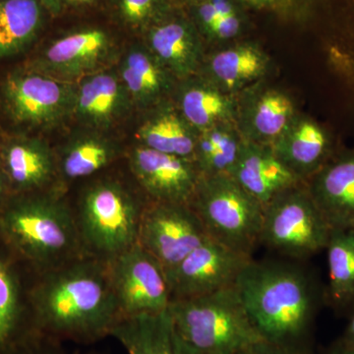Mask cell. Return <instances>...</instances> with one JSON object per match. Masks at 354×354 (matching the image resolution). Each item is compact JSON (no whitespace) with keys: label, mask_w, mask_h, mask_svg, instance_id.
<instances>
[{"label":"cell","mask_w":354,"mask_h":354,"mask_svg":"<svg viewBox=\"0 0 354 354\" xmlns=\"http://www.w3.org/2000/svg\"><path fill=\"white\" fill-rule=\"evenodd\" d=\"M35 274L27 290L35 332L84 346L111 337L120 316L106 261L84 256Z\"/></svg>","instance_id":"6da1fadb"},{"label":"cell","mask_w":354,"mask_h":354,"mask_svg":"<svg viewBox=\"0 0 354 354\" xmlns=\"http://www.w3.org/2000/svg\"><path fill=\"white\" fill-rule=\"evenodd\" d=\"M235 288L247 313L265 341L314 346L324 288L316 277L292 260H251Z\"/></svg>","instance_id":"7a4b0ae2"},{"label":"cell","mask_w":354,"mask_h":354,"mask_svg":"<svg viewBox=\"0 0 354 354\" xmlns=\"http://www.w3.org/2000/svg\"><path fill=\"white\" fill-rule=\"evenodd\" d=\"M0 243L34 274L86 256L73 209L58 187L7 195L0 203Z\"/></svg>","instance_id":"3957f363"},{"label":"cell","mask_w":354,"mask_h":354,"mask_svg":"<svg viewBox=\"0 0 354 354\" xmlns=\"http://www.w3.org/2000/svg\"><path fill=\"white\" fill-rule=\"evenodd\" d=\"M86 180L71 204L77 230L85 255L109 262L138 244L149 202L132 178L106 171Z\"/></svg>","instance_id":"277c9868"},{"label":"cell","mask_w":354,"mask_h":354,"mask_svg":"<svg viewBox=\"0 0 354 354\" xmlns=\"http://www.w3.org/2000/svg\"><path fill=\"white\" fill-rule=\"evenodd\" d=\"M167 311L179 334L199 354H239L263 339L235 286L172 301Z\"/></svg>","instance_id":"5b68a950"},{"label":"cell","mask_w":354,"mask_h":354,"mask_svg":"<svg viewBox=\"0 0 354 354\" xmlns=\"http://www.w3.org/2000/svg\"><path fill=\"white\" fill-rule=\"evenodd\" d=\"M75 83L21 64L0 77V115L8 131L39 134L71 120Z\"/></svg>","instance_id":"8992f818"},{"label":"cell","mask_w":354,"mask_h":354,"mask_svg":"<svg viewBox=\"0 0 354 354\" xmlns=\"http://www.w3.org/2000/svg\"><path fill=\"white\" fill-rule=\"evenodd\" d=\"M211 239L252 256L260 244L264 206L230 176H201L190 204Z\"/></svg>","instance_id":"52a82bcc"},{"label":"cell","mask_w":354,"mask_h":354,"mask_svg":"<svg viewBox=\"0 0 354 354\" xmlns=\"http://www.w3.org/2000/svg\"><path fill=\"white\" fill-rule=\"evenodd\" d=\"M330 228L307 184L279 193L264 206L260 244L286 259L304 261L325 250Z\"/></svg>","instance_id":"ba28073f"},{"label":"cell","mask_w":354,"mask_h":354,"mask_svg":"<svg viewBox=\"0 0 354 354\" xmlns=\"http://www.w3.org/2000/svg\"><path fill=\"white\" fill-rule=\"evenodd\" d=\"M116 55L118 46L111 32L100 26H87L44 44L23 64L58 80L76 83L108 68Z\"/></svg>","instance_id":"9c48e42d"},{"label":"cell","mask_w":354,"mask_h":354,"mask_svg":"<svg viewBox=\"0 0 354 354\" xmlns=\"http://www.w3.org/2000/svg\"><path fill=\"white\" fill-rule=\"evenodd\" d=\"M108 263L120 320L167 311L171 302L167 272L143 247L136 244Z\"/></svg>","instance_id":"30bf717a"},{"label":"cell","mask_w":354,"mask_h":354,"mask_svg":"<svg viewBox=\"0 0 354 354\" xmlns=\"http://www.w3.org/2000/svg\"><path fill=\"white\" fill-rule=\"evenodd\" d=\"M209 237L189 205L149 202L140 223L138 244L167 272Z\"/></svg>","instance_id":"8fae6325"},{"label":"cell","mask_w":354,"mask_h":354,"mask_svg":"<svg viewBox=\"0 0 354 354\" xmlns=\"http://www.w3.org/2000/svg\"><path fill=\"white\" fill-rule=\"evenodd\" d=\"M252 256L232 250L209 237L167 272L171 302L209 295L235 286Z\"/></svg>","instance_id":"7c38bea8"},{"label":"cell","mask_w":354,"mask_h":354,"mask_svg":"<svg viewBox=\"0 0 354 354\" xmlns=\"http://www.w3.org/2000/svg\"><path fill=\"white\" fill-rule=\"evenodd\" d=\"M125 158L130 176L147 201L190 206L201 178L194 160L138 144L128 149Z\"/></svg>","instance_id":"4fadbf2b"},{"label":"cell","mask_w":354,"mask_h":354,"mask_svg":"<svg viewBox=\"0 0 354 354\" xmlns=\"http://www.w3.org/2000/svg\"><path fill=\"white\" fill-rule=\"evenodd\" d=\"M0 165L9 194L62 188L55 149L41 135L1 130Z\"/></svg>","instance_id":"5bb4252c"},{"label":"cell","mask_w":354,"mask_h":354,"mask_svg":"<svg viewBox=\"0 0 354 354\" xmlns=\"http://www.w3.org/2000/svg\"><path fill=\"white\" fill-rule=\"evenodd\" d=\"M134 109L116 68H104L75 83L71 120L83 128L109 132Z\"/></svg>","instance_id":"9a60e30c"},{"label":"cell","mask_w":354,"mask_h":354,"mask_svg":"<svg viewBox=\"0 0 354 354\" xmlns=\"http://www.w3.org/2000/svg\"><path fill=\"white\" fill-rule=\"evenodd\" d=\"M297 113L290 95L263 80L236 95L235 125L244 141L272 146Z\"/></svg>","instance_id":"2e32d148"},{"label":"cell","mask_w":354,"mask_h":354,"mask_svg":"<svg viewBox=\"0 0 354 354\" xmlns=\"http://www.w3.org/2000/svg\"><path fill=\"white\" fill-rule=\"evenodd\" d=\"M143 43L177 81L196 75L204 62V39L188 14L174 9L143 35Z\"/></svg>","instance_id":"e0dca14e"},{"label":"cell","mask_w":354,"mask_h":354,"mask_svg":"<svg viewBox=\"0 0 354 354\" xmlns=\"http://www.w3.org/2000/svg\"><path fill=\"white\" fill-rule=\"evenodd\" d=\"M127 151L109 132L81 127L55 150L60 187L109 171Z\"/></svg>","instance_id":"ac0fdd59"},{"label":"cell","mask_w":354,"mask_h":354,"mask_svg":"<svg viewBox=\"0 0 354 354\" xmlns=\"http://www.w3.org/2000/svg\"><path fill=\"white\" fill-rule=\"evenodd\" d=\"M271 147L283 164L305 183L339 152L327 128L299 113Z\"/></svg>","instance_id":"d6986e66"},{"label":"cell","mask_w":354,"mask_h":354,"mask_svg":"<svg viewBox=\"0 0 354 354\" xmlns=\"http://www.w3.org/2000/svg\"><path fill=\"white\" fill-rule=\"evenodd\" d=\"M306 184L332 230H354V149L339 151Z\"/></svg>","instance_id":"ffe728a7"},{"label":"cell","mask_w":354,"mask_h":354,"mask_svg":"<svg viewBox=\"0 0 354 354\" xmlns=\"http://www.w3.org/2000/svg\"><path fill=\"white\" fill-rule=\"evenodd\" d=\"M116 71L133 108L142 113L171 101L178 82L143 41L130 44L122 51Z\"/></svg>","instance_id":"44dd1931"},{"label":"cell","mask_w":354,"mask_h":354,"mask_svg":"<svg viewBox=\"0 0 354 354\" xmlns=\"http://www.w3.org/2000/svg\"><path fill=\"white\" fill-rule=\"evenodd\" d=\"M271 67L269 55L253 41L227 46L205 57L200 75L208 79L225 94H241L260 82Z\"/></svg>","instance_id":"7402d4cb"},{"label":"cell","mask_w":354,"mask_h":354,"mask_svg":"<svg viewBox=\"0 0 354 354\" xmlns=\"http://www.w3.org/2000/svg\"><path fill=\"white\" fill-rule=\"evenodd\" d=\"M230 176L263 206L279 193L306 183L283 164L271 146L247 141Z\"/></svg>","instance_id":"603a6c76"},{"label":"cell","mask_w":354,"mask_h":354,"mask_svg":"<svg viewBox=\"0 0 354 354\" xmlns=\"http://www.w3.org/2000/svg\"><path fill=\"white\" fill-rule=\"evenodd\" d=\"M172 102L198 133L235 123L236 97L225 94L200 74L178 81Z\"/></svg>","instance_id":"cb8c5ba5"},{"label":"cell","mask_w":354,"mask_h":354,"mask_svg":"<svg viewBox=\"0 0 354 354\" xmlns=\"http://www.w3.org/2000/svg\"><path fill=\"white\" fill-rule=\"evenodd\" d=\"M127 354H199L179 334L169 311L121 319L111 332Z\"/></svg>","instance_id":"d4e9b609"},{"label":"cell","mask_w":354,"mask_h":354,"mask_svg":"<svg viewBox=\"0 0 354 354\" xmlns=\"http://www.w3.org/2000/svg\"><path fill=\"white\" fill-rule=\"evenodd\" d=\"M6 249V248H4ZM17 262L8 251H0V354H12L34 333L27 290Z\"/></svg>","instance_id":"484cf974"},{"label":"cell","mask_w":354,"mask_h":354,"mask_svg":"<svg viewBox=\"0 0 354 354\" xmlns=\"http://www.w3.org/2000/svg\"><path fill=\"white\" fill-rule=\"evenodd\" d=\"M137 128L138 145L157 152L194 160L198 133L181 115L172 100L142 113Z\"/></svg>","instance_id":"4316f807"},{"label":"cell","mask_w":354,"mask_h":354,"mask_svg":"<svg viewBox=\"0 0 354 354\" xmlns=\"http://www.w3.org/2000/svg\"><path fill=\"white\" fill-rule=\"evenodd\" d=\"M46 14L39 0H0V60L31 50Z\"/></svg>","instance_id":"83f0119b"},{"label":"cell","mask_w":354,"mask_h":354,"mask_svg":"<svg viewBox=\"0 0 354 354\" xmlns=\"http://www.w3.org/2000/svg\"><path fill=\"white\" fill-rule=\"evenodd\" d=\"M325 250L329 272L325 305L337 315L349 316L354 310V230H332Z\"/></svg>","instance_id":"f1b7e54d"},{"label":"cell","mask_w":354,"mask_h":354,"mask_svg":"<svg viewBox=\"0 0 354 354\" xmlns=\"http://www.w3.org/2000/svg\"><path fill=\"white\" fill-rule=\"evenodd\" d=\"M109 6L114 19L141 36L176 8L172 0H109Z\"/></svg>","instance_id":"f546056e"},{"label":"cell","mask_w":354,"mask_h":354,"mask_svg":"<svg viewBox=\"0 0 354 354\" xmlns=\"http://www.w3.org/2000/svg\"><path fill=\"white\" fill-rule=\"evenodd\" d=\"M12 354H68L64 342L34 332L21 342Z\"/></svg>","instance_id":"4dcf8cb0"},{"label":"cell","mask_w":354,"mask_h":354,"mask_svg":"<svg viewBox=\"0 0 354 354\" xmlns=\"http://www.w3.org/2000/svg\"><path fill=\"white\" fill-rule=\"evenodd\" d=\"M50 15L59 16L65 13L81 12L94 9L102 0H39Z\"/></svg>","instance_id":"1f68e13d"},{"label":"cell","mask_w":354,"mask_h":354,"mask_svg":"<svg viewBox=\"0 0 354 354\" xmlns=\"http://www.w3.org/2000/svg\"><path fill=\"white\" fill-rule=\"evenodd\" d=\"M239 354H317L314 346H290L259 341Z\"/></svg>","instance_id":"d6a6232c"},{"label":"cell","mask_w":354,"mask_h":354,"mask_svg":"<svg viewBox=\"0 0 354 354\" xmlns=\"http://www.w3.org/2000/svg\"><path fill=\"white\" fill-rule=\"evenodd\" d=\"M241 6L257 10L286 11L295 6V0H236Z\"/></svg>","instance_id":"836d02e7"},{"label":"cell","mask_w":354,"mask_h":354,"mask_svg":"<svg viewBox=\"0 0 354 354\" xmlns=\"http://www.w3.org/2000/svg\"><path fill=\"white\" fill-rule=\"evenodd\" d=\"M320 354H354V348L344 344L341 339H335Z\"/></svg>","instance_id":"e575fe53"},{"label":"cell","mask_w":354,"mask_h":354,"mask_svg":"<svg viewBox=\"0 0 354 354\" xmlns=\"http://www.w3.org/2000/svg\"><path fill=\"white\" fill-rule=\"evenodd\" d=\"M348 317L349 320L348 325H346V329H344L339 339H341L344 344L354 348V310Z\"/></svg>","instance_id":"d590c367"},{"label":"cell","mask_w":354,"mask_h":354,"mask_svg":"<svg viewBox=\"0 0 354 354\" xmlns=\"http://www.w3.org/2000/svg\"><path fill=\"white\" fill-rule=\"evenodd\" d=\"M8 194V188H7L6 178H4L3 172H2L1 165H0V203L3 201Z\"/></svg>","instance_id":"8d00e7d4"},{"label":"cell","mask_w":354,"mask_h":354,"mask_svg":"<svg viewBox=\"0 0 354 354\" xmlns=\"http://www.w3.org/2000/svg\"><path fill=\"white\" fill-rule=\"evenodd\" d=\"M176 6H188L191 3V2L194 1V0H172Z\"/></svg>","instance_id":"74e56055"},{"label":"cell","mask_w":354,"mask_h":354,"mask_svg":"<svg viewBox=\"0 0 354 354\" xmlns=\"http://www.w3.org/2000/svg\"><path fill=\"white\" fill-rule=\"evenodd\" d=\"M72 354H104V353H97V351H87V353H84V351H74V353Z\"/></svg>","instance_id":"f35d334b"}]
</instances>
